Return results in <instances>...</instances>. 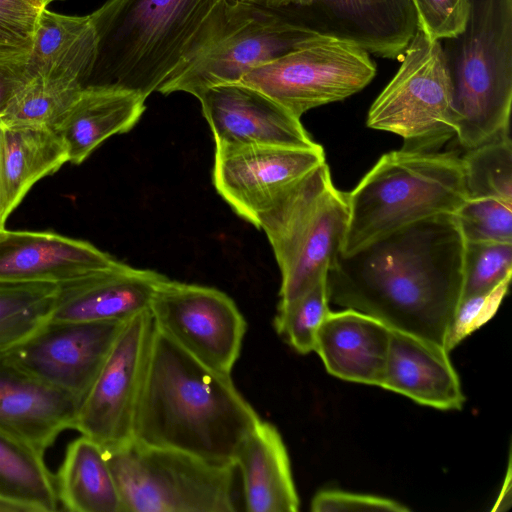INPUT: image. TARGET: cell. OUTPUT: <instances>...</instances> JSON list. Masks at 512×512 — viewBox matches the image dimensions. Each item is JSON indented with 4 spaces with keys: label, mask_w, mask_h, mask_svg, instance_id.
<instances>
[{
    "label": "cell",
    "mask_w": 512,
    "mask_h": 512,
    "mask_svg": "<svg viewBox=\"0 0 512 512\" xmlns=\"http://www.w3.org/2000/svg\"><path fill=\"white\" fill-rule=\"evenodd\" d=\"M464 246L452 214L404 226L339 253L327 270L329 301L446 350L461 299Z\"/></svg>",
    "instance_id": "cell-1"
},
{
    "label": "cell",
    "mask_w": 512,
    "mask_h": 512,
    "mask_svg": "<svg viewBox=\"0 0 512 512\" xmlns=\"http://www.w3.org/2000/svg\"><path fill=\"white\" fill-rule=\"evenodd\" d=\"M260 421L231 374L200 363L156 328L134 440L235 466L242 442Z\"/></svg>",
    "instance_id": "cell-2"
},
{
    "label": "cell",
    "mask_w": 512,
    "mask_h": 512,
    "mask_svg": "<svg viewBox=\"0 0 512 512\" xmlns=\"http://www.w3.org/2000/svg\"><path fill=\"white\" fill-rule=\"evenodd\" d=\"M227 0H108L90 14L96 58L87 86L145 98L187 60Z\"/></svg>",
    "instance_id": "cell-3"
},
{
    "label": "cell",
    "mask_w": 512,
    "mask_h": 512,
    "mask_svg": "<svg viewBox=\"0 0 512 512\" xmlns=\"http://www.w3.org/2000/svg\"><path fill=\"white\" fill-rule=\"evenodd\" d=\"M455 152L396 150L383 154L347 193L349 219L340 254L420 220L453 214L466 200Z\"/></svg>",
    "instance_id": "cell-4"
},
{
    "label": "cell",
    "mask_w": 512,
    "mask_h": 512,
    "mask_svg": "<svg viewBox=\"0 0 512 512\" xmlns=\"http://www.w3.org/2000/svg\"><path fill=\"white\" fill-rule=\"evenodd\" d=\"M453 86V128L464 150L510 131L512 0H470L465 29L442 46Z\"/></svg>",
    "instance_id": "cell-5"
},
{
    "label": "cell",
    "mask_w": 512,
    "mask_h": 512,
    "mask_svg": "<svg viewBox=\"0 0 512 512\" xmlns=\"http://www.w3.org/2000/svg\"><path fill=\"white\" fill-rule=\"evenodd\" d=\"M349 219L347 193L323 162L297 180L265 214L262 229L281 273L279 302L308 290L341 250Z\"/></svg>",
    "instance_id": "cell-6"
},
{
    "label": "cell",
    "mask_w": 512,
    "mask_h": 512,
    "mask_svg": "<svg viewBox=\"0 0 512 512\" xmlns=\"http://www.w3.org/2000/svg\"><path fill=\"white\" fill-rule=\"evenodd\" d=\"M319 33L281 10L227 0L198 47L157 92H185L197 97L207 88L240 82L254 68L302 46Z\"/></svg>",
    "instance_id": "cell-7"
},
{
    "label": "cell",
    "mask_w": 512,
    "mask_h": 512,
    "mask_svg": "<svg viewBox=\"0 0 512 512\" xmlns=\"http://www.w3.org/2000/svg\"><path fill=\"white\" fill-rule=\"evenodd\" d=\"M122 512H234V465L134 439L103 449Z\"/></svg>",
    "instance_id": "cell-8"
},
{
    "label": "cell",
    "mask_w": 512,
    "mask_h": 512,
    "mask_svg": "<svg viewBox=\"0 0 512 512\" xmlns=\"http://www.w3.org/2000/svg\"><path fill=\"white\" fill-rule=\"evenodd\" d=\"M401 65L372 103L367 127L402 137L401 149L435 152L453 136V86L441 41L416 30Z\"/></svg>",
    "instance_id": "cell-9"
},
{
    "label": "cell",
    "mask_w": 512,
    "mask_h": 512,
    "mask_svg": "<svg viewBox=\"0 0 512 512\" xmlns=\"http://www.w3.org/2000/svg\"><path fill=\"white\" fill-rule=\"evenodd\" d=\"M376 74L369 53L349 40L319 33L302 46L248 72L252 86L297 118L361 91Z\"/></svg>",
    "instance_id": "cell-10"
},
{
    "label": "cell",
    "mask_w": 512,
    "mask_h": 512,
    "mask_svg": "<svg viewBox=\"0 0 512 512\" xmlns=\"http://www.w3.org/2000/svg\"><path fill=\"white\" fill-rule=\"evenodd\" d=\"M157 330L205 366L226 374L239 358L246 321L224 292L165 277L149 308Z\"/></svg>",
    "instance_id": "cell-11"
},
{
    "label": "cell",
    "mask_w": 512,
    "mask_h": 512,
    "mask_svg": "<svg viewBox=\"0 0 512 512\" xmlns=\"http://www.w3.org/2000/svg\"><path fill=\"white\" fill-rule=\"evenodd\" d=\"M155 330L150 310L125 321L81 403L74 430L103 449L115 448L133 439L136 410Z\"/></svg>",
    "instance_id": "cell-12"
},
{
    "label": "cell",
    "mask_w": 512,
    "mask_h": 512,
    "mask_svg": "<svg viewBox=\"0 0 512 512\" xmlns=\"http://www.w3.org/2000/svg\"><path fill=\"white\" fill-rule=\"evenodd\" d=\"M326 161L320 144L215 145L213 184L242 219L260 229L265 214L310 170Z\"/></svg>",
    "instance_id": "cell-13"
},
{
    "label": "cell",
    "mask_w": 512,
    "mask_h": 512,
    "mask_svg": "<svg viewBox=\"0 0 512 512\" xmlns=\"http://www.w3.org/2000/svg\"><path fill=\"white\" fill-rule=\"evenodd\" d=\"M124 323L48 321L3 354L23 370L82 403Z\"/></svg>",
    "instance_id": "cell-14"
},
{
    "label": "cell",
    "mask_w": 512,
    "mask_h": 512,
    "mask_svg": "<svg viewBox=\"0 0 512 512\" xmlns=\"http://www.w3.org/2000/svg\"><path fill=\"white\" fill-rule=\"evenodd\" d=\"M218 144L313 147L299 118L242 82L216 85L196 97Z\"/></svg>",
    "instance_id": "cell-15"
},
{
    "label": "cell",
    "mask_w": 512,
    "mask_h": 512,
    "mask_svg": "<svg viewBox=\"0 0 512 512\" xmlns=\"http://www.w3.org/2000/svg\"><path fill=\"white\" fill-rule=\"evenodd\" d=\"M80 401L0 354V432L44 455L74 429Z\"/></svg>",
    "instance_id": "cell-16"
},
{
    "label": "cell",
    "mask_w": 512,
    "mask_h": 512,
    "mask_svg": "<svg viewBox=\"0 0 512 512\" xmlns=\"http://www.w3.org/2000/svg\"><path fill=\"white\" fill-rule=\"evenodd\" d=\"M165 277L115 259L59 284L49 321L125 322L149 310L154 291Z\"/></svg>",
    "instance_id": "cell-17"
},
{
    "label": "cell",
    "mask_w": 512,
    "mask_h": 512,
    "mask_svg": "<svg viewBox=\"0 0 512 512\" xmlns=\"http://www.w3.org/2000/svg\"><path fill=\"white\" fill-rule=\"evenodd\" d=\"M307 10L313 29L384 58H400L417 30L410 0H314Z\"/></svg>",
    "instance_id": "cell-18"
},
{
    "label": "cell",
    "mask_w": 512,
    "mask_h": 512,
    "mask_svg": "<svg viewBox=\"0 0 512 512\" xmlns=\"http://www.w3.org/2000/svg\"><path fill=\"white\" fill-rule=\"evenodd\" d=\"M114 260L87 241L53 232L0 233V280L59 285Z\"/></svg>",
    "instance_id": "cell-19"
},
{
    "label": "cell",
    "mask_w": 512,
    "mask_h": 512,
    "mask_svg": "<svg viewBox=\"0 0 512 512\" xmlns=\"http://www.w3.org/2000/svg\"><path fill=\"white\" fill-rule=\"evenodd\" d=\"M390 337L391 329L380 320L345 308L329 311L323 319L314 351L333 376L381 387Z\"/></svg>",
    "instance_id": "cell-20"
},
{
    "label": "cell",
    "mask_w": 512,
    "mask_h": 512,
    "mask_svg": "<svg viewBox=\"0 0 512 512\" xmlns=\"http://www.w3.org/2000/svg\"><path fill=\"white\" fill-rule=\"evenodd\" d=\"M448 354L436 344L391 329L381 387L436 409H460L465 397Z\"/></svg>",
    "instance_id": "cell-21"
},
{
    "label": "cell",
    "mask_w": 512,
    "mask_h": 512,
    "mask_svg": "<svg viewBox=\"0 0 512 512\" xmlns=\"http://www.w3.org/2000/svg\"><path fill=\"white\" fill-rule=\"evenodd\" d=\"M146 99L127 89L84 87L53 127L68 162L82 163L109 137L131 130L145 111Z\"/></svg>",
    "instance_id": "cell-22"
},
{
    "label": "cell",
    "mask_w": 512,
    "mask_h": 512,
    "mask_svg": "<svg viewBox=\"0 0 512 512\" xmlns=\"http://www.w3.org/2000/svg\"><path fill=\"white\" fill-rule=\"evenodd\" d=\"M235 466L242 476L249 512H296L299 497L286 446L278 430L261 421L242 442Z\"/></svg>",
    "instance_id": "cell-23"
},
{
    "label": "cell",
    "mask_w": 512,
    "mask_h": 512,
    "mask_svg": "<svg viewBox=\"0 0 512 512\" xmlns=\"http://www.w3.org/2000/svg\"><path fill=\"white\" fill-rule=\"evenodd\" d=\"M68 155L54 129L0 122V215L6 221L32 186L58 171Z\"/></svg>",
    "instance_id": "cell-24"
},
{
    "label": "cell",
    "mask_w": 512,
    "mask_h": 512,
    "mask_svg": "<svg viewBox=\"0 0 512 512\" xmlns=\"http://www.w3.org/2000/svg\"><path fill=\"white\" fill-rule=\"evenodd\" d=\"M56 482L59 503L67 511L122 512L104 450L87 436L68 445Z\"/></svg>",
    "instance_id": "cell-25"
},
{
    "label": "cell",
    "mask_w": 512,
    "mask_h": 512,
    "mask_svg": "<svg viewBox=\"0 0 512 512\" xmlns=\"http://www.w3.org/2000/svg\"><path fill=\"white\" fill-rule=\"evenodd\" d=\"M0 500L20 512H54L58 495L44 455L0 432Z\"/></svg>",
    "instance_id": "cell-26"
},
{
    "label": "cell",
    "mask_w": 512,
    "mask_h": 512,
    "mask_svg": "<svg viewBox=\"0 0 512 512\" xmlns=\"http://www.w3.org/2000/svg\"><path fill=\"white\" fill-rule=\"evenodd\" d=\"M94 37L90 16H69L44 8L25 66L29 79L45 77L73 65Z\"/></svg>",
    "instance_id": "cell-27"
},
{
    "label": "cell",
    "mask_w": 512,
    "mask_h": 512,
    "mask_svg": "<svg viewBox=\"0 0 512 512\" xmlns=\"http://www.w3.org/2000/svg\"><path fill=\"white\" fill-rule=\"evenodd\" d=\"M57 289L53 283L0 280V354L49 321Z\"/></svg>",
    "instance_id": "cell-28"
},
{
    "label": "cell",
    "mask_w": 512,
    "mask_h": 512,
    "mask_svg": "<svg viewBox=\"0 0 512 512\" xmlns=\"http://www.w3.org/2000/svg\"><path fill=\"white\" fill-rule=\"evenodd\" d=\"M461 163L468 198H495L512 203L510 131L466 150Z\"/></svg>",
    "instance_id": "cell-29"
},
{
    "label": "cell",
    "mask_w": 512,
    "mask_h": 512,
    "mask_svg": "<svg viewBox=\"0 0 512 512\" xmlns=\"http://www.w3.org/2000/svg\"><path fill=\"white\" fill-rule=\"evenodd\" d=\"M82 89L83 86L74 81L33 78L18 92L0 122L53 129Z\"/></svg>",
    "instance_id": "cell-30"
},
{
    "label": "cell",
    "mask_w": 512,
    "mask_h": 512,
    "mask_svg": "<svg viewBox=\"0 0 512 512\" xmlns=\"http://www.w3.org/2000/svg\"><path fill=\"white\" fill-rule=\"evenodd\" d=\"M326 275L298 297L277 306L275 329L300 354L314 351L317 330L330 311Z\"/></svg>",
    "instance_id": "cell-31"
},
{
    "label": "cell",
    "mask_w": 512,
    "mask_h": 512,
    "mask_svg": "<svg viewBox=\"0 0 512 512\" xmlns=\"http://www.w3.org/2000/svg\"><path fill=\"white\" fill-rule=\"evenodd\" d=\"M511 272L512 243L465 242L461 298L494 289Z\"/></svg>",
    "instance_id": "cell-32"
},
{
    "label": "cell",
    "mask_w": 512,
    "mask_h": 512,
    "mask_svg": "<svg viewBox=\"0 0 512 512\" xmlns=\"http://www.w3.org/2000/svg\"><path fill=\"white\" fill-rule=\"evenodd\" d=\"M452 215L465 242L512 243V203L467 198Z\"/></svg>",
    "instance_id": "cell-33"
},
{
    "label": "cell",
    "mask_w": 512,
    "mask_h": 512,
    "mask_svg": "<svg viewBox=\"0 0 512 512\" xmlns=\"http://www.w3.org/2000/svg\"><path fill=\"white\" fill-rule=\"evenodd\" d=\"M46 7L43 0H0V62L27 58Z\"/></svg>",
    "instance_id": "cell-34"
},
{
    "label": "cell",
    "mask_w": 512,
    "mask_h": 512,
    "mask_svg": "<svg viewBox=\"0 0 512 512\" xmlns=\"http://www.w3.org/2000/svg\"><path fill=\"white\" fill-rule=\"evenodd\" d=\"M417 29L433 41L458 36L466 27L470 0H410Z\"/></svg>",
    "instance_id": "cell-35"
},
{
    "label": "cell",
    "mask_w": 512,
    "mask_h": 512,
    "mask_svg": "<svg viewBox=\"0 0 512 512\" xmlns=\"http://www.w3.org/2000/svg\"><path fill=\"white\" fill-rule=\"evenodd\" d=\"M510 280L492 290L460 299L446 338L448 352L495 315L508 291Z\"/></svg>",
    "instance_id": "cell-36"
},
{
    "label": "cell",
    "mask_w": 512,
    "mask_h": 512,
    "mask_svg": "<svg viewBox=\"0 0 512 512\" xmlns=\"http://www.w3.org/2000/svg\"><path fill=\"white\" fill-rule=\"evenodd\" d=\"M314 512L333 511H392L406 512L409 509L392 499L352 493L340 490H321L311 502Z\"/></svg>",
    "instance_id": "cell-37"
},
{
    "label": "cell",
    "mask_w": 512,
    "mask_h": 512,
    "mask_svg": "<svg viewBox=\"0 0 512 512\" xmlns=\"http://www.w3.org/2000/svg\"><path fill=\"white\" fill-rule=\"evenodd\" d=\"M25 62L26 59L0 62V118L5 115L15 96L30 80Z\"/></svg>",
    "instance_id": "cell-38"
},
{
    "label": "cell",
    "mask_w": 512,
    "mask_h": 512,
    "mask_svg": "<svg viewBox=\"0 0 512 512\" xmlns=\"http://www.w3.org/2000/svg\"><path fill=\"white\" fill-rule=\"evenodd\" d=\"M268 8L282 10L288 7L307 9L314 0H242Z\"/></svg>",
    "instance_id": "cell-39"
},
{
    "label": "cell",
    "mask_w": 512,
    "mask_h": 512,
    "mask_svg": "<svg viewBox=\"0 0 512 512\" xmlns=\"http://www.w3.org/2000/svg\"><path fill=\"white\" fill-rule=\"evenodd\" d=\"M0 512H20V510L16 506L0 500Z\"/></svg>",
    "instance_id": "cell-40"
},
{
    "label": "cell",
    "mask_w": 512,
    "mask_h": 512,
    "mask_svg": "<svg viewBox=\"0 0 512 512\" xmlns=\"http://www.w3.org/2000/svg\"><path fill=\"white\" fill-rule=\"evenodd\" d=\"M5 220L0 215V233L5 229Z\"/></svg>",
    "instance_id": "cell-41"
},
{
    "label": "cell",
    "mask_w": 512,
    "mask_h": 512,
    "mask_svg": "<svg viewBox=\"0 0 512 512\" xmlns=\"http://www.w3.org/2000/svg\"><path fill=\"white\" fill-rule=\"evenodd\" d=\"M45 2V4L48 6V4H50L51 2L53 1H57V0H43Z\"/></svg>",
    "instance_id": "cell-42"
}]
</instances>
